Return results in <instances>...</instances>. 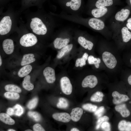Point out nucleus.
Returning a JSON list of instances; mask_svg holds the SVG:
<instances>
[{
    "label": "nucleus",
    "mask_w": 131,
    "mask_h": 131,
    "mask_svg": "<svg viewBox=\"0 0 131 131\" xmlns=\"http://www.w3.org/2000/svg\"><path fill=\"white\" fill-rule=\"evenodd\" d=\"M89 55L87 52L84 53L82 57L77 59L76 61L75 66L76 67L79 66L82 67L85 66L86 64V62L87 60Z\"/></svg>",
    "instance_id": "29"
},
{
    "label": "nucleus",
    "mask_w": 131,
    "mask_h": 131,
    "mask_svg": "<svg viewBox=\"0 0 131 131\" xmlns=\"http://www.w3.org/2000/svg\"><path fill=\"white\" fill-rule=\"evenodd\" d=\"M32 69V66L28 64L24 66L18 71V75L20 77H25L31 72Z\"/></svg>",
    "instance_id": "24"
},
{
    "label": "nucleus",
    "mask_w": 131,
    "mask_h": 131,
    "mask_svg": "<svg viewBox=\"0 0 131 131\" xmlns=\"http://www.w3.org/2000/svg\"><path fill=\"white\" fill-rule=\"evenodd\" d=\"M7 113L8 115L11 116L14 115V111L13 108H9L7 110Z\"/></svg>",
    "instance_id": "43"
},
{
    "label": "nucleus",
    "mask_w": 131,
    "mask_h": 131,
    "mask_svg": "<svg viewBox=\"0 0 131 131\" xmlns=\"http://www.w3.org/2000/svg\"><path fill=\"white\" fill-rule=\"evenodd\" d=\"M57 17L67 21L78 24L99 33L106 39H112V33L105 22L98 18L90 17L84 18L81 16L67 14L63 11L56 14Z\"/></svg>",
    "instance_id": "3"
},
{
    "label": "nucleus",
    "mask_w": 131,
    "mask_h": 131,
    "mask_svg": "<svg viewBox=\"0 0 131 131\" xmlns=\"http://www.w3.org/2000/svg\"><path fill=\"white\" fill-rule=\"evenodd\" d=\"M52 116L56 120L64 123L68 122L71 119L70 115L66 113H55Z\"/></svg>",
    "instance_id": "20"
},
{
    "label": "nucleus",
    "mask_w": 131,
    "mask_h": 131,
    "mask_svg": "<svg viewBox=\"0 0 131 131\" xmlns=\"http://www.w3.org/2000/svg\"><path fill=\"white\" fill-rule=\"evenodd\" d=\"M112 96L113 98L112 102L115 104H119L126 101L129 99L127 95L120 94L117 91H113L112 93Z\"/></svg>",
    "instance_id": "19"
},
{
    "label": "nucleus",
    "mask_w": 131,
    "mask_h": 131,
    "mask_svg": "<svg viewBox=\"0 0 131 131\" xmlns=\"http://www.w3.org/2000/svg\"><path fill=\"white\" fill-rule=\"evenodd\" d=\"M28 115L29 116L36 121H39L41 119L40 115L36 112L29 111L28 113Z\"/></svg>",
    "instance_id": "36"
},
{
    "label": "nucleus",
    "mask_w": 131,
    "mask_h": 131,
    "mask_svg": "<svg viewBox=\"0 0 131 131\" xmlns=\"http://www.w3.org/2000/svg\"><path fill=\"white\" fill-rule=\"evenodd\" d=\"M109 120V118L106 116H104L99 118L97 122L96 129H98L103 122L105 121H107Z\"/></svg>",
    "instance_id": "38"
},
{
    "label": "nucleus",
    "mask_w": 131,
    "mask_h": 131,
    "mask_svg": "<svg viewBox=\"0 0 131 131\" xmlns=\"http://www.w3.org/2000/svg\"><path fill=\"white\" fill-rule=\"evenodd\" d=\"M43 74L47 82L49 83H53L56 80L54 70L52 68L48 67L43 70Z\"/></svg>",
    "instance_id": "16"
},
{
    "label": "nucleus",
    "mask_w": 131,
    "mask_h": 131,
    "mask_svg": "<svg viewBox=\"0 0 131 131\" xmlns=\"http://www.w3.org/2000/svg\"><path fill=\"white\" fill-rule=\"evenodd\" d=\"M3 49L5 53L8 55L12 53L14 49L13 40L11 39L7 38L4 40L2 43Z\"/></svg>",
    "instance_id": "17"
},
{
    "label": "nucleus",
    "mask_w": 131,
    "mask_h": 131,
    "mask_svg": "<svg viewBox=\"0 0 131 131\" xmlns=\"http://www.w3.org/2000/svg\"><path fill=\"white\" fill-rule=\"evenodd\" d=\"M87 61L89 64L93 65L98 71H105V67L100 57H95L93 55H90L89 56Z\"/></svg>",
    "instance_id": "14"
},
{
    "label": "nucleus",
    "mask_w": 131,
    "mask_h": 131,
    "mask_svg": "<svg viewBox=\"0 0 131 131\" xmlns=\"http://www.w3.org/2000/svg\"><path fill=\"white\" fill-rule=\"evenodd\" d=\"M130 62L131 64V57L130 59Z\"/></svg>",
    "instance_id": "51"
},
{
    "label": "nucleus",
    "mask_w": 131,
    "mask_h": 131,
    "mask_svg": "<svg viewBox=\"0 0 131 131\" xmlns=\"http://www.w3.org/2000/svg\"><path fill=\"white\" fill-rule=\"evenodd\" d=\"M14 115L18 116H21L23 113V109L22 107L19 104H16L13 107Z\"/></svg>",
    "instance_id": "35"
},
{
    "label": "nucleus",
    "mask_w": 131,
    "mask_h": 131,
    "mask_svg": "<svg viewBox=\"0 0 131 131\" xmlns=\"http://www.w3.org/2000/svg\"><path fill=\"white\" fill-rule=\"evenodd\" d=\"M60 85L61 90L63 92L67 95H70L72 90V86L69 78L64 76L60 80Z\"/></svg>",
    "instance_id": "15"
},
{
    "label": "nucleus",
    "mask_w": 131,
    "mask_h": 131,
    "mask_svg": "<svg viewBox=\"0 0 131 131\" xmlns=\"http://www.w3.org/2000/svg\"><path fill=\"white\" fill-rule=\"evenodd\" d=\"M73 31L78 42L83 48L89 51L93 49L96 42L92 37L83 30L73 28Z\"/></svg>",
    "instance_id": "8"
},
{
    "label": "nucleus",
    "mask_w": 131,
    "mask_h": 131,
    "mask_svg": "<svg viewBox=\"0 0 131 131\" xmlns=\"http://www.w3.org/2000/svg\"><path fill=\"white\" fill-rule=\"evenodd\" d=\"M127 81L128 83L131 85V74L128 77Z\"/></svg>",
    "instance_id": "44"
},
{
    "label": "nucleus",
    "mask_w": 131,
    "mask_h": 131,
    "mask_svg": "<svg viewBox=\"0 0 131 131\" xmlns=\"http://www.w3.org/2000/svg\"><path fill=\"white\" fill-rule=\"evenodd\" d=\"M119 130L121 131H131V122L125 120L120 121L118 125Z\"/></svg>",
    "instance_id": "25"
},
{
    "label": "nucleus",
    "mask_w": 131,
    "mask_h": 131,
    "mask_svg": "<svg viewBox=\"0 0 131 131\" xmlns=\"http://www.w3.org/2000/svg\"><path fill=\"white\" fill-rule=\"evenodd\" d=\"M34 55L32 53H29L24 55L23 56L21 65V66H24L34 62L35 61L34 58Z\"/></svg>",
    "instance_id": "23"
},
{
    "label": "nucleus",
    "mask_w": 131,
    "mask_h": 131,
    "mask_svg": "<svg viewBox=\"0 0 131 131\" xmlns=\"http://www.w3.org/2000/svg\"><path fill=\"white\" fill-rule=\"evenodd\" d=\"M6 90L8 92L16 93H20L22 90L18 86L12 84H9L6 85L5 87Z\"/></svg>",
    "instance_id": "31"
},
{
    "label": "nucleus",
    "mask_w": 131,
    "mask_h": 131,
    "mask_svg": "<svg viewBox=\"0 0 131 131\" xmlns=\"http://www.w3.org/2000/svg\"><path fill=\"white\" fill-rule=\"evenodd\" d=\"M115 7L111 6L88 9L85 10L84 12L91 17L100 19L105 22L115 13Z\"/></svg>",
    "instance_id": "10"
},
{
    "label": "nucleus",
    "mask_w": 131,
    "mask_h": 131,
    "mask_svg": "<svg viewBox=\"0 0 131 131\" xmlns=\"http://www.w3.org/2000/svg\"><path fill=\"white\" fill-rule=\"evenodd\" d=\"M12 10H8L1 16L0 20V35L4 36L12 31L16 30L17 16Z\"/></svg>",
    "instance_id": "5"
},
{
    "label": "nucleus",
    "mask_w": 131,
    "mask_h": 131,
    "mask_svg": "<svg viewBox=\"0 0 131 131\" xmlns=\"http://www.w3.org/2000/svg\"><path fill=\"white\" fill-rule=\"evenodd\" d=\"M73 28L65 27L60 29L57 32V35L53 42L54 47L60 49L68 44L71 41Z\"/></svg>",
    "instance_id": "9"
},
{
    "label": "nucleus",
    "mask_w": 131,
    "mask_h": 131,
    "mask_svg": "<svg viewBox=\"0 0 131 131\" xmlns=\"http://www.w3.org/2000/svg\"><path fill=\"white\" fill-rule=\"evenodd\" d=\"M8 131H15L16 130H14L12 129H8Z\"/></svg>",
    "instance_id": "48"
},
{
    "label": "nucleus",
    "mask_w": 131,
    "mask_h": 131,
    "mask_svg": "<svg viewBox=\"0 0 131 131\" xmlns=\"http://www.w3.org/2000/svg\"><path fill=\"white\" fill-rule=\"evenodd\" d=\"M22 9H24L33 6H36L41 8L45 0H21Z\"/></svg>",
    "instance_id": "18"
},
{
    "label": "nucleus",
    "mask_w": 131,
    "mask_h": 131,
    "mask_svg": "<svg viewBox=\"0 0 131 131\" xmlns=\"http://www.w3.org/2000/svg\"><path fill=\"white\" fill-rule=\"evenodd\" d=\"M112 39L120 51L131 41V31L123 24L112 33Z\"/></svg>",
    "instance_id": "4"
},
{
    "label": "nucleus",
    "mask_w": 131,
    "mask_h": 131,
    "mask_svg": "<svg viewBox=\"0 0 131 131\" xmlns=\"http://www.w3.org/2000/svg\"><path fill=\"white\" fill-rule=\"evenodd\" d=\"M6 0H0V3L1 4L5 3L7 1Z\"/></svg>",
    "instance_id": "46"
},
{
    "label": "nucleus",
    "mask_w": 131,
    "mask_h": 131,
    "mask_svg": "<svg viewBox=\"0 0 131 131\" xmlns=\"http://www.w3.org/2000/svg\"><path fill=\"white\" fill-rule=\"evenodd\" d=\"M71 131H80L79 130L76 128H73L71 129L70 130Z\"/></svg>",
    "instance_id": "45"
},
{
    "label": "nucleus",
    "mask_w": 131,
    "mask_h": 131,
    "mask_svg": "<svg viewBox=\"0 0 131 131\" xmlns=\"http://www.w3.org/2000/svg\"><path fill=\"white\" fill-rule=\"evenodd\" d=\"M5 97L6 98L12 99H17L20 97L19 94L16 92H8L4 94Z\"/></svg>",
    "instance_id": "34"
},
{
    "label": "nucleus",
    "mask_w": 131,
    "mask_h": 131,
    "mask_svg": "<svg viewBox=\"0 0 131 131\" xmlns=\"http://www.w3.org/2000/svg\"><path fill=\"white\" fill-rule=\"evenodd\" d=\"M123 24L131 31V15Z\"/></svg>",
    "instance_id": "41"
},
{
    "label": "nucleus",
    "mask_w": 131,
    "mask_h": 131,
    "mask_svg": "<svg viewBox=\"0 0 131 131\" xmlns=\"http://www.w3.org/2000/svg\"><path fill=\"white\" fill-rule=\"evenodd\" d=\"M33 129L34 131H45L41 125L38 123L35 124L33 126Z\"/></svg>",
    "instance_id": "42"
},
{
    "label": "nucleus",
    "mask_w": 131,
    "mask_h": 131,
    "mask_svg": "<svg viewBox=\"0 0 131 131\" xmlns=\"http://www.w3.org/2000/svg\"><path fill=\"white\" fill-rule=\"evenodd\" d=\"M104 96V94L102 92L98 91L95 92L91 96L90 100L93 102H100L102 100Z\"/></svg>",
    "instance_id": "30"
},
{
    "label": "nucleus",
    "mask_w": 131,
    "mask_h": 131,
    "mask_svg": "<svg viewBox=\"0 0 131 131\" xmlns=\"http://www.w3.org/2000/svg\"><path fill=\"white\" fill-rule=\"evenodd\" d=\"M38 101V99L37 98H34L29 102L27 105V107L30 109L34 108L37 104Z\"/></svg>",
    "instance_id": "37"
},
{
    "label": "nucleus",
    "mask_w": 131,
    "mask_h": 131,
    "mask_svg": "<svg viewBox=\"0 0 131 131\" xmlns=\"http://www.w3.org/2000/svg\"><path fill=\"white\" fill-rule=\"evenodd\" d=\"M69 105V102L67 100L61 97L59 98V102L57 104V106L59 108L65 109L67 108Z\"/></svg>",
    "instance_id": "32"
},
{
    "label": "nucleus",
    "mask_w": 131,
    "mask_h": 131,
    "mask_svg": "<svg viewBox=\"0 0 131 131\" xmlns=\"http://www.w3.org/2000/svg\"><path fill=\"white\" fill-rule=\"evenodd\" d=\"M120 4L118 0H89L85 10L94 8L114 6L115 5Z\"/></svg>",
    "instance_id": "11"
},
{
    "label": "nucleus",
    "mask_w": 131,
    "mask_h": 131,
    "mask_svg": "<svg viewBox=\"0 0 131 131\" xmlns=\"http://www.w3.org/2000/svg\"><path fill=\"white\" fill-rule=\"evenodd\" d=\"M98 51L105 68V72L117 73L122 71L120 51L113 42L100 39L97 43Z\"/></svg>",
    "instance_id": "1"
},
{
    "label": "nucleus",
    "mask_w": 131,
    "mask_h": 131,
    "mask_svg": "<svg viewBox=\"0 0 131 131\" xmlns=\"http://www.w3.org/2000/svg\"><path fill=\"white\" fill-rule=\"evenodd\" d=\"M32 131V130L30 129L27 130L25 131Z\"/></svg>",
    "instance_id": "50"
},
{
    "label": "nucleus",
    "mask_w": 131,
    "mask_h": 131,
    "mask_svg": "<svg viewBox=\"0 0 131 131\" xmlns=\"http://www.w3.org/2000/svg\"><path fill=\"white\" fill-rule=\"evenodd\" d=\"M131 14V8L127 6L118 10L110 18L109 28L112 33L122 25Z\"/></svg>",
    "instance_id": "6"
},
{
    "label": "nucleus",
    "mask_w": 131,
    "mask_h": 131,
    "mask_svg": "<svg viewBox=\"0 0 131 131\" xmlns=\"http://www.w3.org/2000/svg\"><path fill=\"white\" fill-rule=\"evenodd\" d=\"M74 46V44L72 43L68 44L61 49L58 52L57 55L58 58H60L63 56L65 54L70 51Z\"/></svg>",
    "instance_id": "26"
},
{
    "label": "nucleus",
    "mask_w": 131,
    "mask_h": 131,
    "mask_svg": "<svg viewBox=\"0 0 131 131\" xmlns=\"http://www.w3.org/2000/svg\"><path fill=\"white\" fill-rule=\"evenodd\" d=\"M110 125V123L107 121L103 122L101 125L102 129L104 131H111Z\"/></svg>",
    "instance_id": "40"
},
{
    "label": "nucleus",
    "mask_w": 131,
    "mask_h": 131,
    "mask_svg": "<svg viewBox=\"0 0 131 131\" xmlns=\"http://www.w3.org/2000/svg\"><path fill=\"white\" fill-rule=\"evenodd\" d=\"M129 6L131 8V0H129Z\"/></svg>",
    "instance_id": "49"
},
{
    "label": "nucleus",
    "mask_w": 131,
    "mask_h": 131,
    "mask_svg": "<svg viewBox=\"0 0 131 131\" xmlns=\"http://www.w3.org/2000/svg\"><path fill=\"white\" fill-rule=\"evenodd\" d=\"M98 82L97 77L95 75L90 74L86 76L82 81V85L83 88L89 87L93 88L98 84Z\"/></svg>",
    "instance_id": "13"
},
{
    "label": "nucleus",
    "mask_w": 131,
    "mask_h": 131,
    "mask_svg": "<svg viewBox=\"0 0 131 131\" xmlns=\"http://www.w3.org/2000/svg\"><path fill=\"white\" fill-rule=\"evenodd\" d=\"M19 43L22 46L29 47L36 45L38 39L35 34L33 33L28 32L24 34L20 37Z\"/></svg>",
    "instance_id": "12"
},
{
    "label": "nucleus",
    "mask_w": 131,
    "mask_h": 131,
    "mask_svg": "<svg viewBox=\"0 0 131 131\" xmlns=\"http://www.w3.org/2000/svg\"><path fill=\"white\" fill-rule=\"evenodd\" d=\"M115 109L116 111L119 112L123 117H128L130 114V111L127 108L125 104L116 106L115 107Z\"/></svg>",
    "instance_id": "22"
},
{
    "label": "nucleus",
    "mask_w": 131,
    "mask_h": 131,
    "mask_svg": "<svg viewBox=\"0 0 131 131\" xmlns=\"http://www.w3.org/2000/svg\"><path fill=\"white\" fill-rule=\"evenodd\" d=\"M8 114L2 113L0 114V121L6 124L12 125L15 123L14 120Z\"/></svg>",
    "instance_id": "28"
},
{
    "label": "nucleus",
    "mask_w": 131,
    "mask_h": 131,
    "mask_svg": "<svg viewBox=\"0 0 131 131\" xmlns=\"http://www.w3.org/2000/svg\"><path fill=\"white\" fill-rule=\"evenodd\" d=\"M105 111V108L104 106L100 107L94 112V115L98 117H100L102 115Z\"/></svg>",
    "instance_id": "39"
},
{
    "label": "nucleus",
    "mask_w": 131,
    "mask_h": 131,
    "mask_svg": "<svg viewBox=\"0 0 131 131\" xmlns=\"http://www.w3.org/2000/svg\"><path fill=\"white\" fill-rule=\"evenodd\" d=\"M2 64V60L1 57V56H0V66H1Z\"/></svg>",
    "instance_id": "47"
},
{
    "label": "nucleus",
    "mask_w": 131,
    "mask_h": 131,
    "mask_svg": "<svg viewBox=\"0 0 131 131\" xmlns=\"http://www.w3.org/2000/svg\"><path fill=\"white\" fill-rule=\"evenodd\" d=\"M51 12L40 10L28 18L26 27L35 34L46 36L52 33L56 26V16Z\"/></svg>",
    "instance_id": "2"
},
{
    "label": "nucleus",
    "mask_w": 131,
    "mask_h": 131,
    "mask_svg": "<svg viewBox=\"0 0 131 131\" xmlns=\"http://www.w3.org/2000/svg\"><path fill=\"white\" fill-rule=\"evenodd\" d=\"M30 76L28 75L25 77L22 83L24 88L28 91L32 90L34 87L33 84L30 82Z\"/></svg>",
    "instance_id": "27"
},
{
    "label": "nucleus",
    "mask_w": 131,
    "mask_h": 131,
    "mask_svg": "<svg viewBox=\"0 0 131 131\" xmlns=\"http://www.w3.org/2000/svg\"><path fill=\"white\" fill-rule=\"evenodd\" d=\"M83 112L82 109L79 107L73 109L71 113V119L74 122H77L81 118Z\"/></svg>",
    "instance_id": "21"
},
{
    "label": "nucleus",
    "mask_w": 131,
    "mask_h": 131,
    "mask_svg": "<svg viewBox=\"0 0 131 131\" xmlns=\"http://www.w3.org/2000/svg\"><path fill=\"white\" fill-rule=\"evenodd\" d=\"M82 107L84 110L90 112H95L97 108V106L90 103L84 104Z\"/></svg>",
    "instance_id": "33"
},
{
    "label": "nucleus",
    "mask_w": 131,
    "mask_h": 131,
    "mask_svg": "<svg viewBox=\"0 0 131 131\" xmlns=\"http://www.w3.org/2000/svg\"><path fill=\"white\" fill-rule=\"evenodd\" d=\"M62 11L68 14L81 16L84 12L82 0H59Z\"/></svg>",
    "instance_id": "7"
}]
</instances>
